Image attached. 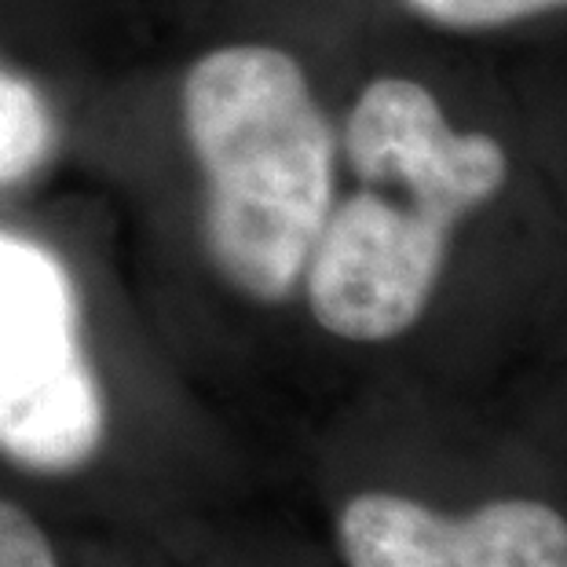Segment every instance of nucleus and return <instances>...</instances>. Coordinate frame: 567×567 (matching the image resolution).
<instances>
[{
    "instance_id": "f257e3e1",
    "label": "nucleus",
    "mask_w": 567,
    "mask_h": 567,
    "mask_svg": "<svg viewBox=\"0 0 567 567\" xmlns=\"http://www.w3.org/2000/svg\"><path fill=\"white\" fill-rule=\"evenodd\" d=\"M179 132L216 279L249 305H286L341 195V132L308 70L268 41L205 48L179 78Z\"/></svg>"
},
{
    "instance_id": "f03ea898",
    "label": "nucleus",
    "mask_w": 567,
    "mask_h": 567,
    "mask_svg": "<svg viewBox=\"0 0 567 567\" xmlns=\"http://www.w3.org/2000/svg\"><path fill=\"white\" fill-rule=\"evenodd\" d=\"M103 436L74 275L44 238L0 224V454L59 476L89 465Z\"/></svg>"
},
{
    "instance_id": "7ed1b4c3",
    "label": "nucleus",
    "mask_w": 567,
    "mask_h": 567,
    "mask_svg": "<svg viewBox=\"0 0 567 567\" xmlns=\"http://www.w3.org/2000/svg\"><path fill=\"white\" fill-rule=\"evenodd\" d=\"M465 220L451 202L400 176H355V187L337 195L305 268L300 293L311 319L352 344L406 333L436 297Z\"/></svg>"
},
{
    "instance_id": "20e7f679",
    "label": "nucleus",
    "mask_w": 567,
    "mask_h": 567,
    "mask_svg": "<svg viewBox=\"0 0 567 567\" xmlns=\"http://www.w3.org/2000/svg\"><path fill=\"white\" fill-rule=\"evenodd\" d=\"M337 538L348 567H567V520L530 498L443 516L403 494L367 491L341 509Z\"/></svg>"
},
{
    "instance_id": "39448f33",
    "label": "nucleus",
    "mask_w": 567,
    "mask_h": 567,
    "mask_svg": "<svg viewBox=\"0 0 567 567\" xmlns=\"http://www.w3.org/2000/svg\"><path fill=\"white\" fill-rule=\"evenodd\" d=\"M348 173L400 176L473 216L509 184V154L491 132L454 128L429 84L384 74L363 84L341 128Z\"/></svg>"
},
{
    "instance_id": "423d86ee",
    "label": "nucleus",
    "mask_w": 567,
    "mask_h": 567,
    "mask_svg": "<svg viewBox=\"0 0 567 567\" xmlns=\"http://www.w3.org/2000/svg\"><path fill=\"white\" fill-rule=\"evenodd\" d=\"M59 111L27 70L0 59V195L30 184L59 151Z\"/></svg>"
},
{
    "instance_id": "0eeeda50",
    "label": "nucleus",
    "mask_w": 567,
    "mask_h": 567,
    "mask_svg": "<svg viewBox=\"0 0 567 567\" xmlns=\"http://www.w3.org/2000/svg\"><path fill=\"white\" fill-rule=\"evenodd\" d=\"M403 4L440 30L480 33L549 16V11L567 8V0H403Z\"/></svg>"
},
{
    "instance_id": "6e6552de",
    "label": "nucleus",
    "mask_w": 567,
    "mask_h": 567,
    "mask_svg": "<svg viewBox=\"0 0 567 567\" xmlns=\"http://www.w3.org/2000/svg\"><path fill=\"white\" fill-rule=\"evenodd\" d=\"M0 567H59L44 530L4 498H0Z\"/></svg>"
}]
</instances>
